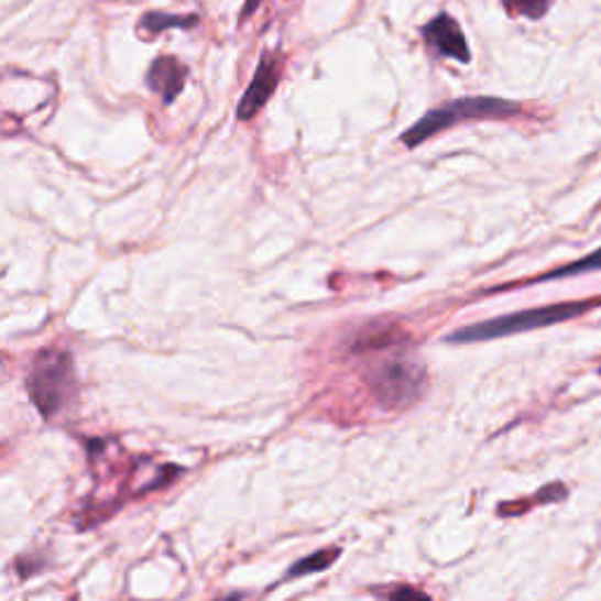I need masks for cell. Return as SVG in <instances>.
<instances>
[{"instance_id":"1","label":"cell","mask_w":601,"mask_h":601,"mask_svg":"<svg viewBox=\"0 0 601 601\" xmlns=\"http://www.w3.org/2000/svg\"><path fill=\"white\" fill-rule=\"evenodd\" d=\"M367 385L383 409L400 412L420 400L428 385V371L416 356L397 346L395 352L367 369Z\"/></svg>"},{"instance_id":"2","label":"cell","mask_w":601,"mask_h":601,"mask_svg":"<svg viewBox=\"0 0 601 601\" xmlns=\"http://www.w3.org/2000/svg\"><path fill=\"white\" fill-rule=\"evenodd\" d=\"M522 113V106L507 99L496 97H466L449 101L439 109L428 111L418 122L402 134V144L416 149L423 141L445 132L447 128L458 125L463 120H503V118H515Z\"/></svg>"},{"instance_id":"3","label":"cell","mask_w":601,"mask_h":601,"mask_svg":"<svg viewBox=\"0 0 601 601\" xmlns=\"http://www.w3.org/2000/svg\"><path fill=\"white\" fill-rule=\"evenodd\" d=\"M26 391L43 418H55L76 391L74 360L68 352L57 348L41 350L29 369Z\"/></svg>"},{"instance_id":"4","label":"cell","mask_w":601,"mask_h":601,"mask_svg":"<svg viewBox=\"0 0 601 601\" xmlns=\"http://www.w3.org/2000/svg\"><path fill=\"white\" fill-rule=\"evenodd\" d=\"M590 308H592L590 300H580V304H576V300H569V304H555V306H543V308L512 313V315L496 317V320H487V323H480V325L458 329V331L447 336V341L449 343H480V341L503 339V336L534 331V329L567 323V320H571V317H578V315H582Z\"/></svg>"},{"instance_id":"5","label":"cell","mask_w":601,"mask_h":601,"mask_svg":"<svg viewBox=\"0 0 601 601\" xmlns=\"http://www.w3.org/2000/svg\"><path fill=\"white\" fill-rule=\"evenodd\" d=\"M280 78H282V57L277 55V52H263L256 66V74L238 103V118L252 120L275 95Z\"/></svg>"},{"instance_id":"6","label":"cell","mask_w":601,"mask_h":601,"mask_svg":"<svg viewBox=\"0 0 601 601\" xmlns=\"http://www.w3.org/2000/svg\"><path fill=\"white\" fill-rule=\"evenodd\" d=\"M420 35L437 57H449L461 64L470 62V47L466 41V33L451 14L447 12L437 14L435 20H430L420 29Z\"/></svg>"},{"instance_id":"7","label":"cell","mask_w":601,"mask_h":601,"mask_svg":"<svg viewBox=\"0 0 601 601\" xmlns=\"http://www.w3.org/2000/svg\"><path fill=\"white\" fill-rule=\"evenodd\" d=\"M186 78H188V68L176 57L163 55L151 64L149 74H146V85L151 87L153 92L161 95L165 103H172L176 97L182 95Z\"/></svg>"},{"instance_id":"8","label":"cell","mask_w":601,"mask_h":601,"mask_svg":"<svg viewBox=\"0 0 601 601\" xmlns=\"http://www.w3.org/2000/svg\"><path fill=\"white\" fill-rule=\"evenodd\" d=\"M198 14H167V12H157V10H151V12H144L141 14V20L136 24V33L141 35L144 41H153L157 39V35L170 31V29H193L198 26Z\"/></svg>"},{"instance_id":"9","label":"cell","mask_w":601,"mask_h":601,"mask_svg":"<svg viewBox=\"0 0 601 601\" xmlns=\"http://www.w3.org/2000/svg\"><path fill=\"white\" fill-rule=\"evenodd\" d=\"M555 0H503V8L510 17H528V20H540L553 8Z\"/></svg>"},{"instance_id":"10","label":"cell","mask_w":601,"mask_h":601,"mask_svg":"<svg viewBox=\"0 0 601 601\" xmlns=\"http://www.w3.org/2000/svg\"><path fill=\"white\" fill-rule=\"evenodd\" d=\"M339 553H341V550H336V547H331V550L315 553V555H310V557H306V559L296 561L294 567H292V571H289V578H294V576H306V573H313V571L329 569L331 564H334V559L339 557Z\"/></svg>"},{"instance_id":"11","label":"cell","mask_w":601,"mask_h":601,"mask_svg":"<svg viewBox=\"0 0 601 601\" xmlns=\"http://www.w3.org/2000/svg\"><path fill=\"white\" fill-rule=\"evenodd\" d=\"M590 271H601V247L597 252H592L590 256L580 259L576 263H571V266H564L550 275H545L543 280H553V277H567V275H580V273H590Z\"/></svg>"},{"instance_id":"12","label":"cell","mask_w":601,"mask_h":601,"mask_svg":"<svg viewBox=\"0 0 601 601\" xmlns=\"http://www.w3.org/2000/svg\"><path fill=\"white\" fill-rule=\"evenodd\" d=\"M263 0H244V6H242V12H240V22H247V20H252L254 12L261 8Z\"/></svg>"},{"instance_id":"13","label":"cell","mask_w":601,"mask_h":601,"mask_svg":"<svg viewBox=\"0 0 601 601\" xmlns=\"http://www.w3.org/2000/svg\"><path fill=\"white\" fill-rule=\"evenodd\" d=\"M387 597H391V599H397V597H426V592L414 590V588H400V590L387 592Z\"/></svg>"}]
</instances>
